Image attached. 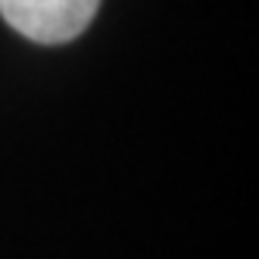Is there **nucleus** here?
<instances>
[{
	"label": "nucleus",
	"mask_w": 259,
	"mask_h": 259,
	"mask_svg": "<svg viewBox=\"0 0 259 259\" xmlns=\"http://www.w3.org/2000/svg\"><path fill=\"white\" fill-rule=\"evenodd\" d=\"M100 0H0V16L34 44L75 41L97 16Z\"/></svg>",
	"instance_id": "obj_1"
}]
</instances>
